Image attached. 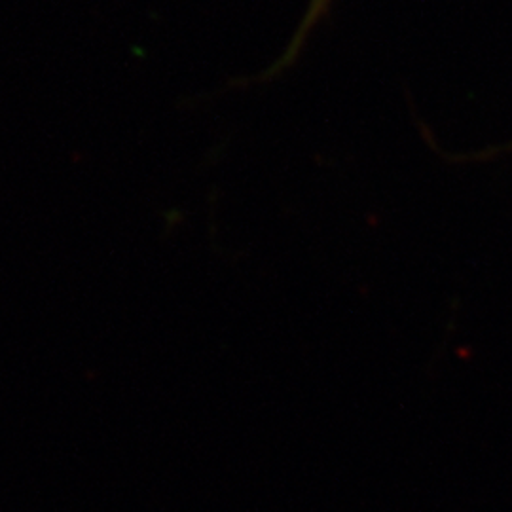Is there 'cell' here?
Returning a JSON list of instances; mask_svg holds the SVG:
<instances>
[{
    "label": "cell",
    "instance_id": "obj_1",
    "mask_svg": "<svg viewBox=\"0 0 512 512\" xmlns=\"http://www.w3.org/2000/svg\"><path fill=\"white\" fill-rule=\"evenodd\" d=\"M329 4L330 0H311L310 8H308V12H306V18L300 23V27H298V31H296V35H294L289 50H287L285 55H283V57L275 63L274 67L266 73V78L272 76V74L279 73V71H283L285 67H289V65L293 63L294 57L300 52V48H302L304 40L308 37V33L315 27V23L319 21V18L327 12Z\"/></svg>",
    "mask_w": 512,
    "mask_h": 512
}]
</instances>
